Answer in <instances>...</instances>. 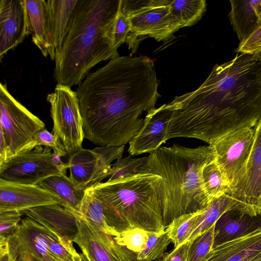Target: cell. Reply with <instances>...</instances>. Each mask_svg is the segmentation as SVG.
<instances>
[{
    "label": "cell",
    "instance_id": "ee69618b",
    "mask_svg": "<svg viewBox=\"0 0 261 261\" xmlns=\"http://www.w3.org/2000/svg\"><path fill=\"white\" fill-rule=\"evenodd\" d=\"M258 214L261 216V208L258 211Z\"/></svg>",
    "mask_w": 261,
    "mask_h": 261
},
{
    "label": "cell",
    "instance_id": "ab89813d",
    "mask_svg": "<svg viewBox=\"0 0 261 261\" xmlns=\"http://www.w3.org/2000/svg\"><path fill=\"white\" fill-rule=\"evenodd\" d=\"M0 132V164H2L11 158V154L5 134L1 128Z\"/></svg>",
    "mask_w": 261,
    "mask_h": 261
},
{
    "label": "cell",
    "instance_id": "8fae6325",
    "mask_svg": "<svg viewBox=\"0 0 261 261\" xmlns=\"http://www.w3.org/2000/svg\"><path fill=\"white\" fill-rule=\"evenodd\" d=\"M124 146L82 148L69 157V178L77 189L85 191L109 176L111 163L122 158Z\"/></svg>",
    "mask_w": 261,
    "mask_h": 261
},
{
    "label": "cell",
    "instance_id": "7dc6e473",
    "mask_svg": "<svg viewBox=\"0 0 261 261\" xmlns=\"http://www.w3.org/2000/svg\"><path fill=\"white\" fill-rule=\"evenodd\" d=\"M259 211V210H258Z\"/></svg>",
    "mask_w": 261,
    "mask_h": 261
},
{
    "label": "cell",
    "instance_id": "d4e9b609",
    "mask_svg": "<svg viewBox=\"0 0 261 261\" xmlns=\"http://www.w3.org/2000/svg\"><path fill=\"white\" fill-rule=\"evenodd\" d=\"M237 208L236 201L228 193L213 199L198 216L193 231L187 241H191L215 224L226 211Z\"/></svg>",
    "mask_w": 261,
    "mask_h": 261
},
{
    "label": "cell",
    "instance_id": "8992f818",
    "mask_svg": "<svg viewBox=\"0 0 261 261\" xmlns=\"http://www.w3.org/2000/svg\"><path fill=\"white\" fill-rule=\"evenodd\" d=\"M254 135V128H244L228 134L211 144L215 161L230 188V194L237 207L247 213L244 204L245 181Z\"/></svg>",
    "mask_w": 261,
    "mask_h": 261
},
{
    "label": "cell",
    "instance_id": "7a4b0ae2",
    "mask_svg": "<svg viewBox=\"0 0 261 261\" xmlns=\"http://www.w3.org/2000/svg\"><path fill=\"white\" fill-rule=\"evenodd\" d=\"M152 60L117 56L79 85L84 138L105 147L125 146L144 123L141 118L161 96Z\"/></svg>",
    "mask_w": 261,
    "mask_h": 261
},
{
    "label": "cell",
    "instance_id": "cb8c5ba5",
    "mask_svg": "<svg viewBox=\"0 0 261 261\" xmlns=\"http://www.w3.org/2000/svg\"><path fill=\"white\" fill-rule=\"evenodd\" d=\"M27 17L28 34L42 55H48L47 37L46 2L44 0H24Z\"/></svg>",
    "mask_w": 261,
    "mask_h": 261
},
{
    "label": "cell",
    "instance_id": "9a60e30c",
    "mask_svg": "<svg viewBox=\"0 0 261 261\" xmlns=\"http://www.w3.org/2000/svg\"><path fill=\"white\" fill-rule=\"evenodd\" d=\"M171 114L166 104L148 111L142 128L128 143L130 155L150 153L166 143Z\"/></svg>",
    "mask_w": 261,
    "mask_h": 261
},
{
    "label": "cell",
    "instance_id": "d6a6232c",
    "mask_svg": "<svg viewBox=\"0 0 261 261\" xmlns=\"http://www.w3.org/2000/svg\"><path fill=\"white\" fill-rule=\"evenodd\" d=\"M147 159L148 156L138 158L128 156L117 159L112 164L109 171L110 178L107 181H112L138 173Z\"/></svg>",
    "mask_w": 261,
    "mask_h": 261
},
{
    "label": "cell",
    "instance_id": "9c48e42d",
    "mask_svg": "<svg viewBox=\"0 0 261 261\" xmlns=\"http://www.w3.org/2000/svg\"><path fill=\"white\" fill-rule=\"evenodd\" d=\"M171 0H153L143 11L128 16L130 29L126 42L132 54L137 51L140 42L147 37L166 42L172 39L180 28L171 12Z\"/></svg>",
    "mask_w": 261,
    "mask_h": 261
},
{
    "label": "cell",
    "instance_id": "60d3db41",
    "mask_svg": "<svg viewBox=\"0 0 261 261\" xmlns=\"http://www.w3.org/2000/svg\"><path fill=\"white\" fill-rule=\"evenodd\" d=\"M0 261H12L9 252L8 240H0Z\"/></svg>",
    "mask_w": 261,
    "mask_h": 261
},
{
    "label": "cell",
    "instance_id": "f546056e",
    "mask_svg": "<svg viewBox=\"0 0 261 261\" xmlns=\"http://www.w3.org/2000/svg\"><path fill=\"white\" fill-rule=\"evenodd\" d=\"M45 238L49 251L58 261H80L81 254L76 252L72 242L62 238L47 228Z\"/></svg>",
    "mask_w": 261,
    "mask_h": 261
},
{
    "label": "cell",
    "instance_id": "44dd1931",
    "mask_svg": "<svg viewBox=\"0 0 261 261\" xmlns=\"http://www.w3.org/2000/svg\"><path fill=\"white\" fill-rule=\"evenodd\" d=\"M46 2L47 37L48 55L54 60L77 0H48Z\"/></svg>",
    "mask_w": 261,
    "mask_h": 261
},
{
    "label": "cell",
    "instance_id": "bcb514c9",
    "mask_svg": "<svg viewBox=\"0 0 261 261\" xmlns=\"http://www.w3.org/2000/svg\"><path fill=\"white\" fill-rule=\"evenodd\" d=\"M257 261H261V259L259 260H257Z\"/></svg>",
    "mask_w": 261,
    "mask_h": 261
},
{
    "label": "cell",
    "instance_id": "e575fe53",
    "mask_svg": "<svg viewBox=\"0 0 261 261\" xmlns=\"http://www.w3.org/2000/svg\"><path fill=\"white\" fill-rule=\"evenodd\" d=\"M148 238V232L140 228H135L113 237L116 243L137 253L145 248Z\"/></svg>",
    "mask_w": 261,
    "mask_h": 261
},
{
    "label": "cell",
    "instance_id": "f1b7e54d",
    "mask_svg": "<svg viewBox=\"0 0 261 261\" xmlns=\"http://www.w3.org/2000/svg\"><path fill=\"white\" fill-rule=\"evenodd\" d=\"M203 210L180 216L174 219L166 227L165 230L171 242L174 244V248L188 240L193 231L197 218Z\"/></svg>",
    "mask_w": 261,
    "mask_h": 261
},
{
    "label": "cell",
    "instance_id": "8d00e7d4",
    "mask_svg": "<svg viewBox=\"0 0 261 261\" xmlns=\"http://www.w3.org/2000/svg\"><path fill=\"white\" fill-rule=\"evenodd\" d=\"M130 29L128 17L120 9L114 32V45L117 49L122 44L126 41Z\"/></svg>",
    "mask_w": 261,
    "mask_h": 261
},
{
    "label": "cell",
    "instance_id": "603a6c76",
    "mask_svg": "<svg viewBox=\"0 0 261 261\" xmlns=\"http://www.w3.org/2000/svg\"><path fill=\"white\" fill-rule=\"evenodd\" d=\"M37 185L57 196L60 205L75 214L79 213L85 191L76 189L66 174L50 176Z\"/></svg>",
    "mask_w": 261,
    "mask_h": 261
},
{
    "label": "cell",
    "instance_id": "ffe728a7",
    "mask_svg": "<svg viewBox=\"0 0 261 261\" xmlns=\"http://www.w3.org/2000/svg\"><path fill=\"white\" fill-rule=\"evenodd\" d=\"M254 143L248 161L244 187V204L252 215L261 208V118L255 128Z\"/></svg>",
    "mask_w": 261,
    "mask_h": 261
},
{
    "label": "cell",
    "instance_id": "30bf717a",
    "mask_svg": "<svg viewBox=\"0 0 261 261\" xmlns=\"http://www.w3.org/2000/svg\"><path fill=\"white\" fill-rule=\"evenodd\" d=\"M51 149L38 146L12 156L0 164V179L37 185L50 176L65 174L53 162Z\"/></svg>",
    "mask_w": 261,
    "mask_h": 261
},
{
    "label": "cell",
    "instance_id": "ba28073f",
    "mask_svg": "<svg viewBox=\"0 0 261 261\" xmlns=\"http://www.w3.org/2000/svg\"><path fill=\"white\" fill-rule=\"evenodd\" d=\"M44 123L19 102L0 84V128L4 131L11 156L19 153L35 134L45 128Z\"/></svg>",
    "mask_w": 261,
    "mask_h": 261
},
{
    "label": "cell",
    "instance_id": "6da1fadb",
    "mask_svg": "<svg viewBox=\"0 0 261 261\" xmlns=\"http://www.w3.org/2000/svg\"><path fill=\"white\" fill-rule=\"evenodd\" d=\"M167 139L184 137L209 145L236 130L255 126L261 118V60L238 53L216 64L197 89L175 97Z\"/></svg>",
    "mask_w": 261,
    "mask_h": 261
},
{
    "label": "cell",
    "instance_id": "d590c367",
    "mask_svg": "<svg viewBox=\"0 0 261 261\" xmlns=\"http://www.w3.org/2000/svg\"><path fill=\"white\" fill-rule=\"evenodd\" d=\"M22 214L17 211L0 212V239H8L13 234Z\"/></svg>",
    "mask_w": 261,
    "mask_h": 261
},
{
    "label": "cell",
    "instance_id": "d6986e66",
    "mask_svg": "<svg viewBox=\"0 0 261 261\" xmlns=\"http://www.w3.org/2000/svg\"><path fill=\"white\" fill-rule=\"evenodd\" d=\"M261 259V227L213 248L205 261H257Z\"/></svg>",
    "mask_w": 261,
    "mask_h": 261
},
{
    "label": "cell",
    "instance_id": "f35d334b",
    "mask_svg": "<svg viewBox=\"0 0 261 261\" xmlns=\"http://www.w3.org/2000/svg\"><path fill=\"white\" fill-rule=\"evenodd\" d=\"M190 242L187 241L165 255L161 261H187Z\"/></svg>",
    "mask_w": 261,
    "mask_h": 261
},
{
    "label": "cell",
    "instance_id": "3957f363",
    "mask_svg": "<svg viewBox=\"0 0 261 261\" xmlns=\"http://www.w3.org/2000/svg\"><path fill=\"white\" fill-rule=\"evenodd\" d=\"M121 0H77L64 38L55 50L57 84H80L98 63L118 56L114 32Z\"/></svg>",
    "mask_w": 261,
    "mask_h": 261
},
{
    "label": "cell",
    "instance_id": "e0dca14e",
    "mask_svg": "<svg viewBox=\"0 0 261 261\" xmlns=\"http://www.w3.org/2000/svg\"><path fill=\"white\" fill-rule=\"evenodd\" d=\"M22 212L66 240L73 242L77 236L76 215L59 204L40 206Z\"/></svg>",
    "mask_w": 261,
    "mask_h": 261
},
{
    "label": "cell",
    "instance_id": "277c9868",
    "mask_svg": "<svg viewBox=\"0 0 261 261\" xmlns=\"http://www.w3.org/2000/svg\"><path fill=\"white\" fill-rule=\"evenodd\" d=\"M215 159L212 145L190 148L174 144L150 153L138 173L160 176L165 197L163 209L166 227L175 218L199 212L211 202L203 187L204 166Z\"/></svg>",
    "mask_w": 261,
    "mask_h": 261
},
{
    "label": "cell",
    "instance_id": "b9f144b4",
    "mask_svg": "<svg viewBox=\"0 0 261 261\" xmlns=\"http://www.w3.org/2000/svg\"><path fill=\"white\" fill-rule=\"evenodd\" d=\"M253 58L257 60H261V49L255 51L253 54Z\"/></svg>",
    "mask_w": 261,
    "mask_h": 261
},
{
    "label": "cell",
    "instance_id": "5bb4252c",
    "mask_svg": "<svg viewBox=\"0 0 261 261\" xmlns=\"http://www.w3.org/2000/svg\"><path fill=\"white\" fill-rule=\"evenodd\" d=\"M60 204L58 197L38 185L0 179V212H24L40 206Z\"/></svg>",
    "mask_w": 261,
    "mask_h": 261
},
{
    "label": "cell",
    "instance_id": "836d02e7",
    "mask_svg": "<svg viewBox=\"0 0 261 261\" xmlns=\"http://www.w3.org/2000/svg\"><path fill=\"white\" fill-rule=\"evenodd\" d=\"M38 146L52 149L54 152L59 154L61 157L67 155L64 146L60 140L45 128L37 132L31 142L20 152L32 150Z\"/></svg>",
    "mask_w": 261,
    "mask_h": 261
},
{
    "label": "cell",
    "instance_id": "ac0fdd59",
    "mask_svg": "<svg viewBox=\"0 0 261 261\" xmlns=\"http://www.w3.org/2000/svg\"><path fill=\"white\" fill-rule=\"evenodd\" d=\"M260 227L259 214L251 215L239 208H231L225 212L215 224L213 248Z\"/></svg>",
    "mask_w": 261,
    "mask_h": 261
},
{
    "label": "cell",
    "instance_id": "7402d4cb",
    "mask_svg": "<svg viewBox=\"0 0 261 261\" xmlns=\"http://www.w3.org/2000/svg\"><path fill=\"white\" fill-rule=\"evenodd\" d=\"M230 3L231 9L228 16L241 43L261 24V0H230Z\"/></svg>",
    "mask_w": 261,
    "mask_h": 261
},
{
    "label": "cell",
    "instance_id": "5b68a950",
    "mask_svg": "<svg viewBox=\"0 0 261 261\" xmlns=\"http://www.w3.org/2000/svg\"><path fill=\"white\" fill-rule=\"evenodd\" d=\"M102 205L108 225L119 235L135 228L149 232L165 230V192L159 175L138 173L87 190Z\"/></svg>",
    "mask_w": 261,
    "mask_h": 261
},
{
    "label": "cell",
    "instance_id": "f6af8a7d",
    "mask_svg": "<svg viewBox=\"0 0 261 261\" xmlns=\"http://www.w3.org/2000/svg\"><path fill=\"white\" fill-rule=\"evenodd\" d=\"M259 17H260V20H261V11H260V12L259 13Z\"/></svg>",
    "mask_w": 261,
    "mask_h": 261
},
{
    "label": "cell",
    "instance_id": "484cf974",
    "mask_svg": "<svg viewBox=\"0 0 261 261\" xmlns=\"http://www.w3.org/2000/svg\"><path fill=\"white\" fill-rule=\"evenodd\" d=\"M97 229L113 237L119 235L107 224L103 208L99 201L86 190L77 214Z\"/></svg>",
    "mask_w": 261,
    "mask_h": 261
},
{
    "label": "cell",
    "instance_id": "52a82bcc",
    "mask_svg": "<svg viewBox=\"0 0 261 261\" xmlns=\"http://www.w3.org/2000/svg\"><path fill=\"white\" fill-rule=\"evenodd\" d=\"M46 100L50 104L53 134L63 144L70 157L83 148L84 138L76 92L68 86L57 84L54 91L47 96Z\"/></svg>",
    "mask_w": 261,
    "mask_h": 261
},
{
    "label": "cell",
    "instance_id": "74e56055",
    "mask_svg": "<svg viewBox=\"0 0 261 261\" xmlns=\"http://www.w3.org/2000/svg\"><path fill=\"white\" fill-rule=\"evenodd\" d=\"M261 49V24L244 41L239 43L238 53L253 54Z\"/></svg>",
    "mask_w": 261,
    "mask_h": 261
},
{
    "label": "cell",
    "instance_id": "1f68e13d",
    "mask_svg": "<svg viewBox=\"0 0 261 261\" xmlns=\"http://www.w3.org/2000/svg\"><path fill=\"white\" fill-rule=\"evenodd\" d=\"M171 240L166 230L161 232H148V238L145 248L137 253L139 259L152 261L162 257Z\"/></svg>",
    "mask_w": 261,
    "mask_h": 261
},
{
    "label": "cell",
    "instance_id": "7bdbcfd3",
    "mask_svg": "<svg viewBox=\"0 0 261 261\" xmlns=\"http://www.w3.org/2000/svg\"><path fill=\"white\" fill-rule=\"evenodd\" d=\"M80 261H89V260L87 259V258L86 257L85 255L83 253H82V254H81Z\"/></svg>",
    "mask_w": 261,
    "mask_h": 261
},
{
    "label": "cell",
    "instance_id": "83f0119b",
    "mask_svg": "<svg viewBox=\"0 0 261 261\" xmlns=\"http://www.w3.org/2000/svg\"><path fill=\"white\" fill-rule=\"evenodd\" d=\"M202 178L204 188L211 200L230 192L229 184L215 159L204 166Z\"/></svg>",
    "mask_w": 261,
    "mask_h": 261
},
{
    "label": "cell",
    "instance_id": "4316f807",
    "mask_svg": "<svg viewBox=\"0 0 261 261\" xmlns=\"http://www.w3.org/2000/svg\"><path fill=\"white\" fill-rule=\"evenodd\" d=\"M171 12L180 28L192 26L202 18L206 10L205 0H172Z\"/></svg>",
    "mask_w": 261,
    "mask_h": 261
},
{
    "label": "cell",
    "instance_id": "4fadbf2b",
    "mask_svg": "<svg viewBox=\"0 0 261 261\" xmlns=\"http://www.w3.org/2000/svg\"><path fill=\"white\" fill-rule=\"evenodd\" d=\"M46 228L26 217L8 239L12 261H58L49 251L46 242Z\"/></svg>",
    "mask_w": 261,
    "mask_h": 261
},
{
    "label": "cell",
    "instance_id": "7c38bea8",
    "mask_svg": "<svg viewBox=\"0 0 261 261\" xmlns=\"http://www.w3.org/2000/svg\"><path fill=\"white\" fill-rule=\"evenodd\" d=\"M75 215L79 233L73 242L79 245L89 261H147L139 259L137 253L116 243L112 236L97 229Z\"/></svg>",
    "mask_w": 261,
    "mask_h": 261
},
{
    "label": "cell",
    "instance_id": "4dcf8cb0",
    "mask_svg": "<svg viewBox=\"0 0 261 261\" xmlns=\"http://www.w3.org/2000/svg\"><path fill=\"white\" fill-rule=\"evenodd\" d=\"M215 224L190 242L187 261H205L213 249Z\"/></svg>",
    "mask_w": 261,
    "mask_h": 261
},
{
    "label": "cell",
    "instance_id": "2e32d148",
    "mask_svg": "<svg viewBox=\"0 0 261 261\" xmlns=\"http://www.w3.org/2000/svg\"><path fill=\"white\" fill-rule=\"evenodd\" d=\"M28 34L24 0L0 1V58L21 43Z\"/></svg>",
    "mask_w": 261,
    "mask_h": 261
}]
</instances>
